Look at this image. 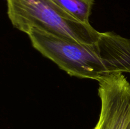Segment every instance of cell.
<instances>
[{"label": "cell", "instance_id": "4", "mask_svg": "<svg viewBox=\"0 0 130 129\" xmlns=\"http://www.w3.org/2000/svg\"><path fill=\"white\" fill-rule=\"evenodd\" d=\"M65 12L80 22L90 24L94 0H52Z\"/></svg>", "mask_w": 130, "mask_h": 129}, {"label": "cell", "instance_id": "2", "mask_svg": "<svg viewBox=\"0 0 130 129\" xmlns=\"http://www.w3.org/2000/svg\"><path fill=\"white\" fill-rule=\"evenodd\" d=\"M13 26L27 34L32 28L72 42L93 44L101 32L90 24L80 22L52 0H6Z\"/></svg>", "mask_w": 130, "mask_h": 129}, {"label": "cell", "instance_id": "3", "mask_svg": "<svg viewBox=\"0 0 130 129\" xmlns=\"http://www.w3.org/2000/svg\"><path fill=\"white\" fill-rule=\"evenodd\" d=\"M101 111L93 129H126L130 122V83L123 73L99 81Z\"/></svg>", "mask_w": 130, "mask_h": 129}, {"label": "cell", "instance_id": "1", "mask_svg": "<svg viewBox=\"0 0 130 129\" xmlns=\"http://www.w3.org/2000/svg\"><path fill=\"white\" fill-rule=\"evenodd\" d=\"M32 46L69 75L99 82L116 73H130V40L112 32H101L93 44L72 42L32 28Z\"/></svg>", "mask_w": 130, "mask_h": 129}, {"label": "cell", "instance_id": "5", "mask_svg": "<svg viewBox=\"0 0 130 129\" xmlns=\"http://www.w3.org/2000/svg\"><path fill=\"white\" fill-rule=\"evenodd\" d=\"M126 129H130V122H129V123L128 124V125L127 126L126 128Z\"/></svg>", "mask_w": 130, "mask_h": 129}]
</instances>
